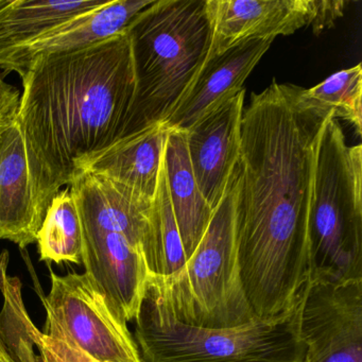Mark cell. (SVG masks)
Instances as JSON below:
<instances>
[{"instance_id":"obj_1","label":"cell","mask_w":362,"mask_h":362,"mask_svg":"<svg viewBox=\"0 0 362 362\" xmlns=\"http://www.w3.org/2000/svg\"><path fill=\"white\" fill-rule=\"evenodd\" d=\"M300 90L273 80L243 109L233 175L241 284L257 320L290 313L308 279L313 147L330 114L307 107Z\"/></svg>"},{"instance_id":"obj_2","label":"cell","mask_w":362,"mask_h":362,"mask_svg":"<svg viewBox=\"0 0 362 362\" xmlns=\"http://www.w3.org/2000/svg\"><path fill=\"white\" fill-rule=\"evenodd\" d=\"M18 119L35 204L45 218L86 160L120 139L134 97L128 33L31 64Z\"/></svg>"},{"instance_id":"obj_3","label":"cell","mask_w":362,"mask_h":362,"mask_svg":"<svg viewBox=\"0 0 362 362\" xmlns=\"http://www.w3.org/2000/svg\"><path fill=\"white\" fill-rule=\"evenodd\" d=\"M127 33L135 90L120 139L164 124L194 83L211 47L206 0H156Z\"/></svg>"},{"instance_id":"obj_4","label":"cell","mask_w":362,"mask_h":362,"mask_svg":"<svg viewBox=\"0 0 362 362\" xmlns=\"http://www.w3.org/2000/svg\"><path fill=\"white\" fill-rule=\"evenodd\" d=\"M308 279H362V146L347 145L332 115L324 120L313 147Z\"/></svg>"},{"instance_id":"obj_5","label":"cell","mask_w":362,"mask_h":362,"mask_svg":"<svg viewBox=\"0 0 362 362\" xmlns=\"http://www.w3.org/2000/svg\"><path fill=\"white\" fill-rule=\"evenodd\" d=\"M135 328L144 362H304L294 308L230 328L194 327L175 319L148 281Z\"/></svg>"},{"instance_id":"obj_6","label":"cell","mask_w":362,"mask_h":362,"mask_svg":"<svg viewBox=\"0 0 362 362\" xmlns=\"http://www.w3.org/2000/svg\"><path fill=\"white\" fill-rule=\"evenodd\" d=\"M149 284L175 319L187 325L230 328L257 320L239 272L233 177L192 257L170 279L150 276Z\"/></svg>"},{"instance_id":"obj_7","label":"cell","mask_w":362,"mask_h":362,"mask_svg":"<svg viewBox=\"0 0 362 362\" xmlns=\"http://www.w3.org/2000/svg\"><path fill=\"white\" fill-rule=\"evenodd\" d=\"M44 296L43 334L99 362H144L134 338L93 279L82 273L57 275Z\"/></svg>"},{"instance_id":"obj_8","label":"cell","mask_w":362,"mask_h":362,"mask_svg":"<svg viewBox=\"0 0 362 362\" xmlns=\"http://www.w3.org/2000/svg\"><path fill=\"white\" fill-rule=\"evenodd\" d=\"M294 313L304 362H362V279H308Z\"/></svg>"},{"instance_id":"obj_9","label":"cell","mask_w":362,"mask_h":362,"mask_svg":"<svg viewBox=\"0 0 362 362\" xmlns=\"http://www.w3.org/2000/svg\"><path fill=\"white\" fill-rule=\"evenodd\" d=\"M211 25L209 58L243 42L290 35L305 26L327 28L326 0H206Z\"/></svg>"},{"instance_id":"obj_10","label":"cell","mask_w":362,"mask_h":362,"mask_svg":"<svg viewBox=\"0 0 362 362\" xmlns=\"http://www.w3.org/2000/svg\"><path fill=\"white\" fill-rule=\"evenodd\" d=\"M245 97L243 88L186 131L194 179L213 211L226 194L238 163Z\"/></svg>"},{"instance_id":"obj_11","label":"cell","mask_w":362,"mask_h":362,"mask_svg":"<svg viewBox=\"0 0 362 362\" xmlns=\"http://www.w3.org/2000/svg\"><path fill=\"white\" fill-rule=\"evenodd\" d=\"M156 0H111L75 16L20 47L0 52V69L24 77L35 61L78 52L126 33L129 25Z\"/></svg>"},{"instance_id":"obj_12","label":"cell","mask_w":362,"mask_h":362,"mask_svg":"<svg viewBox=\"0 0 362 362\" xmlns=\"http://www.w3.org/2000/svg\"><path fill=\"white\" fill-rule=\"evenodd\" d=\"M82 264L114 311L135 321L150 273L143 251L117 233L84 230Z\"/></svg>"},{"instance_id":"obj_13","label":"cell","mask_w":362,"mask_h":362,"mask_svg":"<svg viewBox=\"0 0 362 362\" xmlns=\"http://www.w3.org/2000/svg\"><path fill=\"white\" fill-rule=\"evenodd\" d=\"M67 187L77 205L82 230L117 233L145 256L151 243L154 201L86 171Z\"/></svg>"},{"instance_id":"obj_14","label":"cell","mask_w":362,"mask_h":362,"mask_svg":"<svg viewBox=\"0 0 362 362\" xmlns=\"http://www.w3.org/2000/svg\"><path fill=\"white\" fill-rule=\"evenodd\" d=\"M273 41L249 40L224 54L207 59L177 109L163 124L168 130L186 132L207 114L238 94Z\"/></svg>"},{"instance_id":"obj_15","label":"cell","mask_w":362,"mask_h":362,"mask_svg":"<svg viewBox=\"0 0 362 362\" xmlns=\"http://www.w3.org/2000/svg\"><path fill=\"white\" fill-rule=\"evenodd\" d=\"M31 188L24 137L16 117L0 122V240L21 250L37 243L43 223Z\"/></svg>"},{"instance_id":"obj_16","label":"cell","mask_w":362,"mask_h":362,"mask_svg":"<svg viewBox=\"0 0 362 362\" xmlns=\"http://www.w3.org/2000/svg\"><path fill=\"white\" fill-rule=\"evenodd\" d=\"M168 129L163 124L148 127L120 139L80 166L154 201Z\"/></svg>"},{"instance_id":"obj_17","label":"cell","mask_w":362,"mask_h":362,"mask_svg":"<svg viewBox=\"0 0 362 362\" xmlns=\"http://www.w3.org/2000/svg\"><path fill=\"white\" fill-rule=\"evenodd\" d=\"M164 164L171 207L188 260L206 232L214 211L194 179L188 156L186 132L168 130Z\"/></svg>"},{"instance_id":"obj_18","label":"cell","mask_w":362,"mask_h":362,"mask_svg":"<svg viewBox=\"0 0 362 362\" xmlns=\"http://www.w3.org/2000/svg\"><path fill=\"white\" fill-rule=\"evenodd\" d=\"M105 3L103 0H0V52L25 45L58 25Z\"/></svg>"},{"instance_id":"obj_19","label":"cell","mask_w":362,"mask_h":362,"mask_svg":"<svg viewBox=\"0 0 362 362\" xmlns=\"http://www.w3.org/2000/svg\"><path fill=\"white\" fill-rule=\"evenodd\" d=\"M37 243L43 262L82 264L81 219L69 187L61 189L52 199L37 232Z\"/></svg>"},{"instance_id":"obj_20","label":"cell","mask_w":362,"mask_h":362,"mask_svg":"<svg viewBox=\"0 0 362 362\" xmlns=\"http://www.w3.org/2000/svg\"><path fill=\"white\" fill-rule=\"evenodd\" d=\"M145 259L150 276L163 281L173 277L187 262L169 198L164 154L154 199L151 243Z\"/></svg>"},{"instance_id":"obj_21","label":"cell","mask_w":362,"mask_h":362,"mask_svg":"<svg viewBox=\"0 0 362 362\" xmlns=\"http://www.w3.org/2000/svg\"><path fill=\"white\" fill-rule=\"evenodd\" d=\"M362 66L357 64L339 71L309 90H300V100L307 107L346 120L358 136L362 129Z\"/></svg>"},{"instance_id":"obj_22","label":"cell","mask_w":362,"mask_h":362,"mask_svg":"<svg viewBox=\"0 0 362 362\" xmlns=\"http://www.w3.org/2000/svg\"><path fill=\"white\" fill-rule=\"evenodd\" d=\"M33 340L39 351L35 355V362H99L81 351L46 336L35 326L33 329Z\"/></svg>"},{"instance_id":"obj_23","label":"cell","mask_w":362,"mask_h":362,"mask_svg":"<svg viewBox=\"0 0 362 362\" xmlns=\"http://www.w3.org/2000/svg\"><path fill=\"white\" fill-rule=\"evenodd\" d=\"M20 98L18 88L8 83L0 74V122L16 117Z\"/></svg>"},{"instance_id":"obj_24","label":"cell","mask_w":362,"mask_h":362,"mask_svg":"<svg viewBox=\"0 0 362 362\" xmlns=\"http://www.w3.org/2000/svg\"><path fill=\"white\" fill-rule=\"evenodd\" d=\"M0 362H35V355L25 360H16L8 353L5 345L0 341Z\"/></svg>"}]
</instances>
